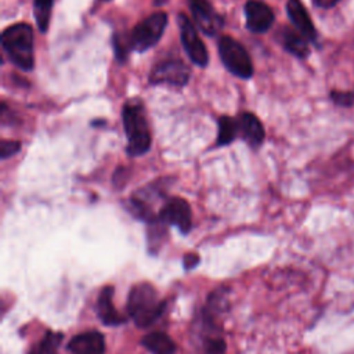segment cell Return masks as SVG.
<instances>
[{
	"mask_svg": "<svg viewBox=\"0 0 354 354\" xmlns=\"http://www.w3.org/2000/svg\"><path fill=\"white\" fill-rule=\"evenodd\" d=\"M218 55L223 65L230 73L241 79L253 76V64L246 48L231 36H221L218 39Z\"/></svg>",
	"mask_w": 354,
	"mask_h": 354,
	"instance_id": "obj_5",
	"label": "cell"
},
{
	"mask_svg": "<svg viewBox=\"0 0 354 354\" xmlns=\"http://www.w3.org/2000/svg\"><path fill=\"white\" fill-rule=\"evenodd\" d=\"M177 24L180 28L181 44L188 58L198 66H206L209 62V54L191 19L185 14L180 12L177 17Z\"/></svg>",
	"mask_w": 354,
	"mask_h": 354,
	"instance_id": "obj_7",
	"label": "cell"
},
{
	"mask_svg": "<svg viewBox=\"0 0 354 354\" xmlns=\"http://www.w3.org/2000/svg\"><path fill=\"white\" fill-rule=\"evenodd\" d=\"M1 47L18 69L30 72L35 68L33 30L29 24L19 22L6 28L1 33Z\"/></svg>",
	"mask_w": 354,
	"mask_h": 354,
	"instance_id": "obj_1",
	"label": "cell"
},
{
	"mask_svg": "<svg viewBox=\"0 0 354 354\" xmlns=\"http://www.w3.org/2000/svg\"><path fill=\"white\" fill-rule=\"evenodd\" d=\"M141 344L151 354H174L177 350L173 339L163 332H151L141 339Z\"/></svg>",
	"mask_w": 354,
	"mask_h": 354,
	"instance_id": "obj_16",
	"label": "cell"
},
{
	"mask_svg": "<svg viewBox=\"0 0 354 354\" xmlns=\"http://www.w3.org/2000/svg\"><path fill=\"white\" fill-rule=\"evenodd\" d=\"M104 1H109V0H104Z\"/></svg>",
	"mask_w": 354,
	"mask_h": 354,
	"instance_id": "obj_25",
	"label": "cell"
},
{
	"mask_svg": "<svg viewBox=\"0 0 354 354\" xmlns=\"http://www.w3.org/2000/svg\"><path fill=\"white\" fill-rule=\"evenodd\" d=\"M21 149V142L14 140H1L0 142V158L4 160L15 153H18Z\"/></svg>",
	"mask_w": 354,
	"mask_h": 354,
	"instance_id": "obj_21",
	"label": "cell"
},
{
	"mask_svg": "<svg viewBox=\"0 0 354 354\" xmlns=\"http://www.w3.org/2000/svg\"><path fill=\"white\" fill-rule=\"evenodd\" d=\"M68 350L73 354H104V335L98 330H88L76 335L69 340Z\"/></svg>",
	"mask_w": 354,
	"mask_h": 354,
	"instance_id": "obj_12",
	"label": "cell"
},
{
	"mask_svg": "<svg viewBox=\"0 0 354 354\" xmlns=\"http://www.w3.org/2000/svg\"><path fill=\"white\" fill-rule=\"evenodd\" d=\"M62 335L61 333H54V332H47L43 339L39 342L37 346H35L29 354H57V350L61 344Z\"/></svg>",
	"mask_w": 354,
	"mask_h": 354,
	"instance_id": "obj_19",
	"label": "cell"
},
{
	"mask_svg": "<svg viewBox=\"0 0 354 354\" xmlns=\"http://www.w3.org/2000/svg\"><path fill=\"white\" fill-rule=\"evenodd\" d=\"M238 127H239V136L250 145V147H259L266 137L264 127L259 118L250 112H243L239 115Z\"/></svg>",
	"mask_w": 354,
	"mask_h": 354,
	"instance_id": "obj_14",
	"label": "cell"
},
{
	"mask_svg": "<svg viewBox=\"0 0 354 354\" xmlns=\"http://www.w3.org/2000/svg\"><path fill=\"white\" fill-rule=\"evenodd\" d=\"M286 14L299 33H301L308 41L317 40L315 26L300 0H288Z\"/></svg>",
	"mask_w": 354,
	"mask_h": 354,
	"instance_id": "obj_11",
	"label": "cell"
},
{
	"mask_svg": "<svg viewBox=\"0 0 354 354\" xmlns=\"http://www.w3.org/2000/svg\"><path fill=\"white\" fill-rule=\"evenodd\" d=\"M281 41L283 48L297 58H306L310 54L308 40L290 28H283L281 32Z\"/></svg>",
	"mask_w": 354,
	"mask_h": 354,
	"instance_id": "obj_15",
	"label": "cell"
},
{
	"mask_svg": "<svg viewBox=\"0 0 354 354\" xmlns=\"http://www.w3.org/2000/svg\"><path fill=\"white\" fill-rule=\"evenodd\" d=\"M97 315L104 325L116 326L126 322V317L122 315L113 306V286H104L97 299Z\"/></svg>",
	"mask_w": 354,
	"mask_h": 354,
	"instance_id": "obj_13",
	"label": "cell"
},
{
	"mask_svg": "<svg viewBox=\"0 0 354 354\" xmlns=\"http://www.w3.org/2000/svg\"><path fill=\"white\" fill-rule=\"evenodd\" d=\"M189 11L195 24L207 36H216L223 25V17L216 11L209 0H188Z\"/></svg>",
	"mask_w": 354,
	"mask_h": 354,
	"instance_id": "obj_9",
	"label": "cell"
},
{
	"mask_svg": "<svg viewBox=\"0 0 354 354\" xmlns=\"http://www.w3.org/2000/svg\"><path fill=\"white\" fill-rule=\"evenodd\" d=\"M314 6L319 7V8H330L333 7L339 0H311Z\"/></svg>",
	"mask_w": 354,
	"mask_h": 354,
	"instance_id": "obj_24",
	"label": "cell"
},
{
	"mask_svg": "<svg viewBox=\"0 0 354 354\" xmlns=\"http://www.w3.org/2000/svg\"><path fill=\"white\" fill-rule=\"evenodd\" d=\"M198 263H199V256L198 254H195V253L185 254V257H184L185 268H194Z\"/></svg>",
	"mask_w": 354,
	"mask_h": 354,
	"instance_id": "obj_23",
	"label": "cell"
},
{
	"mask_svg": "<svg viewBox=\"0 0 354 354\" xmlns=\"http://www.w3.org/2000/svg\"><path fill=\"white\" fill-rule=\"evenodd\" d=\"M330 98L336 105H340V106L354 105V93H350V91H332Z\"/></svg>",
	"mask_w": 354,
	"mask_h": 354,
	"instance_id": "obj_22",
	"label": "cell"
},
{
	"mask_svg": "<svg viewBox=\"0 0 354 354\" xmlns=\"http://www.w3.org/2000/svg\"><path fill=\"white\" fill-rule=\"evenodd\" d=\"M165 301L149 282L136 283L129 293L127 311L134 324L140 328L152 325L163 313Z\"/></svg>",
	"mask_w": 354,
	"mask_h": 354,
	"instance_id": "obj_3",
	"label": "cell"
},
{
	"mask_svg": "<svg viewBox=\"0 0 354 354\" xmlns=\"http://www.w3.org/2000/svg\"><path fill=\"white\" fill-rule=\"evenodd\" d=\"M274 11L261 0L245 3V25L253 33H264L274 24Z\"/></svg>",
	"mask_w": 354,
	"mask_h": 354,
	"instance_id": "obj_10",
	"label": "cell"
},
{
	"mask_svg": "<svg viewBox=\"0 0 354 354\" xmlns=\"http://www.w3.org/2000/svg\"><path fill=\"white\" fill-rule=\"evenodd\" d=\"M122 122L127 137V153L141 156L151 147V133L144 105L138 100H130L122 109Z\"/></svg>",
	"mask_w": 354,
	"mask_h": 354,
	"instance_id": "obj_2",
	"label": "cell"
},
{
	"mask_svg": "<svg viewBox=\"0 0 354 354\" xmlns=\"http://www.w3.org/2000/svg\"><path fill=\"white\" fill-rule=\"evenodd\" d=\"M191 77L189 66L181 59H163L156 64L149 73L151 84H169L184 87Z\"/></svg>",
	"mask_w": 354,
	"mask_h": 354,
	"instance_id": "obj_6",
	"label": "cell"
},
{
	"mask_svg": "<svg viewBox=\"0 0 354 354\" xmlns=\"http://www.w3.org/2000/svg\"><path fill=\"white\" fill-rule=\"evenodd\" d=\"M218 131H217V145L224 147L231 144L239 136L238 120L227 115L218 118Z\"/></svg>",
	"mask_w": 354,
	"mask_h": 354,
	"instance_id": "obj_17",
	"label": "cell"
},
{
	"mask_svg": "<svg viewBox=\"0 0 354 354\" xmlns=\"http://www.w3.org/2000/svg\"><path fill=\"white\" fill-rule=\"evenodd\" d=\"M158 220L165 225L177 227L183 234H187L192 227L191 206L185 199L180 196L167 198L159 209Z\"/></svg>",
	"mask_w": 354,
	"mask_h": 354,
	"instance_id": "obj_8",
	"label": "cell"
},
{
	"mask_svg": "<svg viewBox=\"0 0 354 354\" xmlns=\"http://www.w3.org/2000/svg\"><path fill=\"white\" fill-rule=\"evenodd\" d=\"M54 0H33V15L37 24V28L41 33L47 32L51 18Z\"/></svg>",
	"mask_w": 354,
	"mask_h": 354,
	"instance_id": "obj_18",
	"label": "cell"
},
{
	"mask_svg": "<svg viewBox=\"0 0 354 354\" xmlns=\"http://www.w3.org/2000/svg\"><path fill=\"white\" fill-rule=\"evenodd\" d=\"M202 348L205 354H224L227 350V344L220 335L210 333L203 339Z\"/></svg>",
	"mask_w": 354,
	"mask_h": 354,
	"instance_id": "obj_20",
	"label": "cell"
},
{
	"mask_svg": "<svg viewBox=\"0 0 354 354\" xmlns=\"http://www.w3.org/2000/svg\"><path fill=\"white\" fill-rule=\"evenodd\" d=\"M169 17L163 11H158L147 17L145 19L140 21L133 30L127 35V43L130 47V51H138L144 53L153 47L159 39L162 37L166 25H167Z\"/></svg>",
	"mask_w": 354,
	"mask_h": 354,
	"instance_id": "obj_4",
	"label": "cell"
}]
</instances>
